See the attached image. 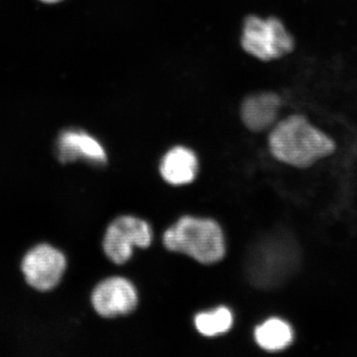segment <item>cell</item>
Returning <instances> with one entry per match:
<instances>
[{
  "mask_svg": "<svg viewBox=\"0 0 357 357\" xmlns=\"http://www.w3.org/2000/svg\"><path fill=\"white\" fill-rule=\"evenodd\" d=\"M241 45L246 53L262 61L276 60L294 49L292 35L278 18L249 16L244 22Z\"/></svg>",
  "mask_w": 357,
  "mask_h": 357,
  "instance_id": "obj_4",
  "label": "cell"
},
{
  "mask_svg": "<svg viewBox=\"0 0 357 357\" xmlns=\"http://www.w3.org/2000/svg\"><path fill=\"white\" fill-rule=\"evenodd\" d=\"M66 264L65 256L61 251L48 244H41L25 255L22 271L31 287L49 291L62 280Z\"/></svg>",
  "mask_w": 357,
  "mask_h": 357,
  "instance_id": "obj_6",
  "label": "cell"
},
{
  "mask_svg": "<svg viewBox=\"0 0 357 357\" xmlns=\"http://www.w3.org/2000/svg\"><path fill=\"white\" fill-rule=\"evenodd\" d=\"M282 102L273 93H259L249 96L241 105V119L246 128L255 132L266 130L278 117Z\"/></svg>",
  "mask_w": 357,
  "mask_h": 357,
  "instance_id": "obj_9",
  "label": "cell"
},
{
  "mask_svg": "<svg viewBox=\"0 0 357 357\" xmlns=\"http://www.w3.org/2000/svg\"><path fill=\"white\" fill-rule=\"evenodd\" d=\"M164 245L203 264H213L225 255V237L217 222L206 218L184 217L166 230Z\"/></svg>",
  "mask_w": 357,
  "mask_h": 357,
  "instance_id": "obj_3",
  "label": "cell"
},
{
  "mask_svg": "<svg viewBox=\"0 0 357 357\" xmlns=\"http://www.w3.org/2000/svg\"><path fill=\"white\" fill-rule=\"evenodd\" d=\"M57 150L58 158L62 163L84 159L102 165L107 159L102 144L93 136L77 129H69L61 134Z\"/></svg>",
  "mask_w": 357,
  "mask_h": 357,
  "instance_id": "obj_8",
  "label": "cell"
},
{
  "mask_svg": "<svg viewBox=\"0 0 357 357\" xmlns=\"http://www.w3.org/2000/svg\"><path fill=\"white\" fill-rule=\"evenodd\" d=\"M255 337L262 349L277 352L284 351L293 344L294 331L287 321L274 318L257 326Z\"/></svg>",
  "mask_w": 357,
  "mask_h": 357,
  "instance_id": "obj_11",
  "label": "cell"
},
{
  "mask_svg": "<svg viewBox=\"0 0 357 357\" xmlns=\"http://www.w3.org/2000/svg\"><path fill=\"white\" fill-rule=\"evenodd\" d=\"M42 1L48 2V3H52V2H57L60 1V0H42Z\"/></svg>",
  "mask_w": 357,
  "mask_h": 357,
  "instance_id": "obj_13",
  "label": "cell"
},
{
  "mask_svg": "<svg viewBox=\"0 0 357 357\" xmlns=\"http://www.w3.org/2000/svg\"><path fill=\"white\" fill-rule=\"evenodd\" d=\"M198 158L192 150L183 146L173 148L164 156L160 166L162 177L169 184H189L198 173Z\"/></svg>",
  "mask_w": 357,
  "mask_h": 357,
  "instance_id": "obj_10",
  "label": "cell"
},
{
  "mask_svg": "<svg viewBox=\"0 0 357 357\" xmlns=\"http://www.w3.org/2000/svg\"><path fill=\"white\" fill-rule=\"evenodd\" d=\"M272 155L288 165L307 168L335 150L332 138L312 126L303 115H291L279 122L269 135Z\"/></svg>",
  "mask_w": 357,
  "mask_h": 357,
  "instance_id": "obj_1",
  "label": "cell"
},
{
  "mask_svg": "<svg viewBox=\"0 0 357 357\" xmlns=\"http://www.w3.org/2000/svg\"><path fill=\"white\" fill-rule=\"evenodd\" d=\"M137 302L135 288L121 277L102 281L91 296V303L96 312L105 318L128 314L135 309Z\"/></svg>",
  "mask_w": 357,
  "mask_h": 357,
  "instance_id": "obj_7",
  "label": "cell"
},
{
  "mask_svg": "<svg viewBox=\"0 0 357 357\" xmlns=\"http://www.w3.org/2000/svg\"><path fill=\"white\" fill-rule=\"evenodd\" d=\"M151 241L152 230L146 222L134 217H121L107 229L103 249L112 261L123 264L132 256L133 248H146Z\"/></svg>",
  "mask_w": 357,
  "mask_h": 357,
  "instance_id": "obj_5",
  "label": "cell"
},
{
  "mask_svg": "<svg viewBox=\"0 0 357 357\" xmlns=\"http://www.w3.org/2000/svg\"><path fill=\"white\" fill-rule=\"evenodd\" d=\"M234 324V317L227 307H218L211 312H203L195 319V325L204 337H215L229 332Z\"/></svg>",
  "mask_w": 357,
  "mask_h": 357,
  "instance_id": "obj_12",
  "label": "cell"
},
{
  "mask_svg": "<svg viewBox=\"0 0 357 357\" xmlns=\"http://www.w3.org/2000/svg\"><path fill=\"white\" fill-rule=\"evenodd\" d=\"M302 251L297 241L286 231H278L260 241L249 261L253 285L263 289L283 285L297 273Z\"/></svg>",
  "mask_w": 357,
  "mask_h": 357,
  "instance_id": "obj_2",
  "label": "cell"
}]
</instances>
